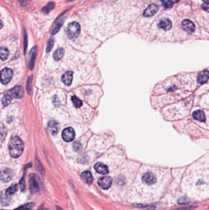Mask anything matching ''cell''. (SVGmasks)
Returning a JSON list of instances; mask_svg holds the SVG:
<instances>
[{
    "mask_svg": "<svg viewBox=\"0 0 209 210\" xmlns=\"http://www.w3.org/2000/svg\"><path fill=\"white\" fill-rule=\"evenodd\" d=\"M55 4L54 3L50 2L43 8V9H42V12L46 14H49L55 8Z\"/></svg>",
    "mask_w": 209,
    "mask_h": 210,
    "instance_id": "22",
    "label": "cell"
},
{
    "mask_svg": "<svg viewBox=\"0 0 209 210\" xmlns=\"http://www.w3.org/2000/svg\"><path fill=\"white\" fill-rule=\"evenodd\" d=\"M63 22H64V19H63V18H61V19H60V20L58 21V22H57V24H56V25L54 27L53 30H52V34H56V33L59 30V29H60L61 27H62L63 24Z\"/></svg>",
    "mask_w": 209,
    "mask_h": 210,
    "instance_id": "25",
    "label": "cell"
},
{
    "mask_svg": "<svg viewBox=\"0 0 209 210\" xmlns=\"http://www.w3.org/2000/svg\"><path fill=\"white\" fill-rule=\"evenodd\" d=\"M39 179L37 176L35 174H31L29 177V184L30 189L33 194L37 193L40 190Z\"/></svg>",
    "mask_w": 209,
    "mask_h": 210,
    "instance_id": "4",
    "label": "cell"
},
{
    "mask_svg": "<svg viewBox=\"0 0 209 210\" xmlns=\"http://www.w3.org/2000/svg\"><path fill=\"white\" fill-rule=\"evenodd\" d=\"M34 205H35L34 203H28L21 206L14 210H29L30 209H32L34 206Z\"/></svg>",
    "mask_w": 209,
    "mask_h": 210,
    "instance_id": "26",
    "label": "cell"
},
{
    "mask_svg": "<svg viewBox=\"0 0 209 210\" xmlns=\"http://www.w3.org/2000/svg\"><path fill=\"white\" fill-rule=\"evenodd\" d=\"M94 169L96 172L101 175H106L109 173L108 166L101 162H98L94 165Z\"/></svg>",
    "mask_w": 209,
    "mask_h": 210,
    "instance_id": "11",
    "label": "cell"
},
{
    "mask_svg": "<svg viewBox=\"0 0 209 210\" xmlns=\"http://www.w3.org/2000/svg\"><path fill=\"white\" fill-rule=\"evenodd\" d=\"M3 26V22H2V21L1 20H0V29H1V28H2Z\"/></svg>",
    "mask_w": 209,
    "mask_h": 210,
    "instance_id": "36",
    "label": "cell"
},
{
    "mask_svg": "<svg viewBox=\"0 0 209 210\" xmlns=\"http://www.w3.org/2000/svg\"><path fill=\"white\" fill-rule=\"evenodd\" d=\"M9 55V50L6 48H0V59L3 61H5Z\"/></svg>",
    "mask_w": 209,
    "mask_h": 210,
    "instance_id": "21",
    "label": "cell"
},
{
    "mask_svg": "<svg viewBox=\"0 0 209 210\" xmlns=\"http://www.w3.org/2000/svg\"><path fill=\"white\" fill-rule=\"evenodd\" d=\"M143 182L147 185H153L156 182V176L151 172H147L143 174L142 177Z\"/></svg>",
    "mask_w": 209,
    "mask_h": 210,
    "instance_id": "9",
    "label": "cell"
},
{
    "mask_svg": "<svg viewBox=\"0 0 209 210\" xmlns=\"http://www.w3.org/2000/svg\"><path fill=\"white\" fill-rule=\"evenodd\" d=\"M62 138L66 142H71L75 138V132L71 127H67L62 132Z\"/></svg>",
    "mask_w": 209,
    "mask_h": 210,
    "instance_id": "8",
    "label": "cell"
},
{
    "mask_svg": "<svg viewBox=\"0 0 209 210\" xmlns=\"http://www.w3.org/2000/svg\"><path fill=\"white\" fill-rule=\"evenodd\" d=\"M18 190V185L17 184H12L11 186H10L8 189L6 191V192L9 195H12L13 194H14Z\"/></svg>",
    "mask_w": 209,
    "mask_h": 210,
    "instance_id": "24",
    "label": "cell"
},
{
    "mask_svg": "<svg viewBox=\"0 0 209 210\" xmlns=\"http://www.w3.org/2000/svg\"><path fill=\"white\" fill-rule=\"evenodd\" d=\"M14 175L12 170L6 168L0 171V179L4 182H8L12 179Z\"/></svg>",
    "mask_w": 209,
    "mask_h": 210,
    "instance_id": "6",
    "label": "cell"
},
{
    "mask_svg": "<svg viewBox=\"0 0 209 210\" xmlns=\"http://www.w3.org/2000/svg\"><path fill=\"white\" fill-rule=\"evenodd\" d=\"M164 6L166 8H170L172 6V3H170L169 2H166L164 4Z\"/></svg>",
    "mask_w": 209,
    "mask_h": 210,
    "instance_id": "33",
    "label": "cell"
},
{
    "mask_svg": "<svg viewBox=\"0 0 209 210\" xmlns=\"http://www.w3.org/2000/svg\"><path fill=\"white\" fill-rule=\"evenodd\" d=\"M44 210H49V209H44Z\"/></svg>",
    "mask_w": 209,
    "mask_h": 210,
    "instance_id": "39",
    "label": "cell"
},
{
    "mask_svg": "<svg viewBox=\"0 0 209 210\" xmlns=\"http://www.w3.org/2000/svg\"><path fill=\"white\" fill-rule=\"evenodd\" d=\"M53 44H54V39L53 38H50L47 44V47H46V52L48 53L49 52H50L53 47Z\"/></svg>",
    "mask_w": 209,
    "mask_h": 210,
    "instance_id": "27",
    "label": "cell"
},
{
    "mask_svg": "<svg viewBox=\"0 0 209 210\" xmlns=\"http://www.w3.org/2000/svg\"><path fill=\"white\" fill-rule=\"evenodd\" d=\"M112 183V178L111 176H104L98 181V184L100 188L104 190L109 189Z\"/></svg>",
    "mask_w": 209,
    "mask_h": 210,
    "instance_id": "7",
    "label": "cell"
},
{
    "mask_svg": "<svg viewBox=\"0 0 209 210\" xmlns=\"http://www.w3.org/2000/svg\"><path fill=\"white\" fill-rule=\"evenodd\" d=\"M182 27L185 31L188 33H192L195 30V24L188 19H185L182 21Z\"/></svg>",
    "mask_w": 209,
    "mask_h": 210,
    "instance_id": "10",
    "label": "cell"
},
{
    "mask_svg": "<svg viewBox=\"0 0 209 210\" xmlns=\"http://www.w3.org/2000/svg\"><path fill=\"white\" fill-rule=\"evenodd\" d=\"M190 202V200L186 199V197H182L180 198L178 200V203L180 204H186L187 203H188Z\"/></svg>",
    "mask_w": 209,
    "mask_h": 210,
    "instance_id": "32",
    "label": "cell"
},
{
    "mask_svg": "<svg viewBox=\"0 0 209 210\" xmlns=\"http://www.w3.org/2000/svg\"><path fill=\"white\" fill-rule=\"evenodd\" d=\"M6 135V130L3 127H0V140H3Z\"/></svg>",
    "mask_w": 209,
    "mask_h": 210,
    "instance_id": "29",
    "label": "cell"
},
{
    "mask_svg": "<svg viewBox=\"0 0 209 210\" xmlns=\"http://www.w3.org/2000/svg\"><path fill=\"white\" fill-rule=\"evenodd\" d=\"M158 27L165 30H169L172 28V22L168 18H164L159 21L158 23Z\"/></svg>",
    "mask_w": 209,
    "mask_h": 210,
    "instance_id": "15",
    "label": "cell"
},
{
    "mask_svg": "<svg viewBox=\"0 0 209 210\" xmlns=\"http://www.w3.org/2000/svg\"><path fill=\"white\" fill-rule=\"evenodd\" d=\"M52 102H53V104L55 105V107H58L59 105L60 104V102H59V98H58V97L56 95H55V96L53 97V98H52Z\"/></svg>",
    "mask_w": 209,
    "mask_h": 210,
    "instance_id": "30",
    "label": "cell"
},
{
    "mask_svg": "<svg viewBox=\"0 0 209 210\" xmlns=\"http://www.w3.org/2000/svg\"><path fill=\"white\" fill-rule=\"evenodd\" d=\"M159 8L156 5H150L143 12V15L145 17H152L157 13Z\"/></svg>",
    "mask_w": 209,
    "mask_h": 210,
    "instance_id": "12",
    "label": "cell"
},
{
    "mask_svg": "<svg viewBox=\"0 0 209 210\" xmlns=\"http://www.w3.org/2000/svg\"><path fill=\"white\" fill-rule=\"evenodd\" d=\"M66 34L70 39L77 38L80 33V26L76 22H73L70 23L66 28Z\"/></svg>",
    "mask_w": 209,
    "mask_h": 210,
    "instance_id": "3",
    "label": "cell"
},
{
    "mask_svg": "<svg viewBox=\"0 0 209 210\" xmlns=\"http://www.w3.org/2000/svg\"><path fill=\"white\" fill-rule=\"evenodd\" d=\"M56 210H63L60 207H59V206H56Z\"/></svg>",
    "mask_w": 209,
    "mask_h": 210,
    "instance_id": "37",
    "label": "cell"
},
{
    "mask_svg": "<svg viewBox=\"0 0 209 210\" xmlns=\"http://www.w3.org/2000/svg\"><path fill=\"white\" fill-rule=\"evenodd\" d=\"M9 149L10 155L13 158H17L22 155L24 149L23 141L17 136H12L9 141Z\"/></svg>",
    "mask_w": 209,
    "mask_h": 210,
    "instance_id": "1",
    "label": "cell"
},
{
    "mask_svg": "<svg viewBox=\"0 0 209 210\" xmlns=\"http://www.w3.org/2000/svg\"><path fill=\"white\" fill-rule=\"evenodd\" d=\"M11 195H8L6 191H3L0 194V200L1 203L4 206H8L11 202Z\"/></svg>",
    "mask_w": 209,
    "mask_h": 210,
    "instance_id": "18",
    "label": "cell"
},
{
    "mask_svg": "<svg viewBox=\"0 0 209 210\" xmlns=\"http://www.w3.org/2000/svg\"><path fill=\"white\" fill-rule=\"evenodd\" d=\"M24 94V89L22 86H17L9 91H8L3 98V104L4 106L8 105L13 98H21Z\"/></svg>",
    "mask_w": 209,
    "mask_h": 210,
    "instance_id": "2",
    "label": "cell"
},
{
    "mask_svg": "<svg viewBox=\"0 0 209 210\" xmlns=\"http://www.w3.org/2000/svg\"><path fill=\"white\" fill-rule=\"evenodd\" d=\"M203 1L204 2V3L208 4V0H203Z\"/></svg>",
    "mask_w": 209,
    "mask_h": 210,
    "instance_id": "38",
    "label": "cell"
},
{
    "mask_svg": "<svg viewBox=\"0 0 209 210\" xmlns=\"http://www.w3.org/2000/svg\"><path fill=\"white\" fill-rule=\"evenodd\" d=\"M71 100H72V102L75 108H79L82 106V101L79 98H77L76 96L73 95L71 97Z\"/></svg>",
    "mask_w": 209,
    "mask_h": 210,
    "instance_id": "23",
    "label": "cell"
},
{
    "mask_svg": "<svg viewBox=\"0 0 209 210\" xmlns=\"http://www.w3.org/2000/svg\"><path fill=\"white\" fill-rule=\"evenodd\" d=\"M202 8L206 12H208V4L207 3H204L202 5Z\"/></svg>",
    "mask_w": 209,
    "mask_h": 210,
    "instance_id": "34",
    "label": "cell"
},
{
    "mask_svg": "<svg viewBox=\"0 0 209 210\" xmlns=\"http://www.w3.org/2000/svg\"><path fill=\"white\" fill-rule=\"evenodd\" d=\"M73 79V72L69 71L63 74L61 80L66 86H71Z\"/></svg>",
    "mask_w": 209,
    "mask_h": 210,
    "instance_id": "14",
    "label": "cell"
},
{
    "mask_svg": "<svg viewBox=\"0 0 209 210\" xmlns=\"http://www.w3.org/2000/svg\"><path fill=\"white\" fill-rule=\"evenodd\" d=\"M193 117L194 119L200 122H204L206 120L204 113L201 110H197L193 113Z\"/></svg>",
    "mask_w": 209,
    "mask_h": 210,
    "instance_id": "19",
    "label": "cell"
},
{
    "mask_svg": "<svg viewBox=\"0 0 209 210\" xmlns=\"http://www.w3.org/2000/svg\"><path fill=\"white\" fill-rule=\"evenodd\" d=\"M81 178H82V179L83 181H84L88 185H90L92 183L93 180V178L92 173L90 172H88V171H85L84 172L82 173Z\"/></svg>",
    "mask_w": 209,
    "mask_h": 210,
    "instance_id": "17",
    "label": "cell"
},
{
    "mask_svg": "<svg viewBox=\"0 0 209 210\" xmlns=\"http://www.w3.org/2000/svg\"><path fill=\"white\" fill-rule=\"evenodd\" d=\"M47 127H48V129H49V132H50V133L53 135H57V133L59 132V125L55 120H51V121L49 122L48 125H47Z\"/></svg>",
    "mask_w": 209,
    "mask_h": 210,
    "instance_id": "13",
    "label": "cell"
},
{
    "mask_svg": "<svg viewBox=\"0 0 209 210\" xmlns=\"http://www.w3.org/2000/svg\"><path fill=\"white\" fill-rule=\"evenodd\" d=\"M65 51L63 48H59L56 49L55 52L53 53V58L56 61L60 60L64 56Z\"/></svg>",
    "mask_w": 209,
    "mask_h": 210,
    "instance_id": "20",
    "label": "cell"
},
{
    "mask_svg": "<svg viewBox=\"0 0 209 210\" xmlns=\"http://www.w3.org/2000/svg\"><path fill=\"white\" fill-rule=\"evenodd\" d=\"M180 1V0H168V2H169L170 3H178V2Z\"/></svg>",
    "mask_w": 209,
    "mask_h": 210,
    "instance_id": "35",
    "label": "cell"
},
{
    "mask_svg": "<svg viewBox=\"0 0 209 210\" xmlns=\"http://www.w3.org/2000/svg\"><path fill=\"white\" fill-rule=\"evenodd\" d=\"M208 79V71L207 70L201 71L198 76V80L200 84H204L205 83Z\"/></svg>",
    "mask_w": 209,
    "mask_h": 210,
    "instance_id": "16",
    "label": "cell"
},
{
    "mask_svg": "<svg viewBox=\"0 0 209 210\" xmlns=\"http://www.w3.org/2000/svg\"><path fill=\"white\" fill-rule=\"evenodd\" d=\"M20 187L22 192H24L26 190V184L25 181L24 179V177H23L20 181Z\"/></svg>",
    "mask_w": 209,
    "mask_h": 210,
    "instance_id": "28",
    "label": "cell"
},
{
    "mask_svg": "<svg viewBox=\"0 0 209 210\" xmlns=\"http://www.w3.org/2000/svg\"><path fill=\"white\" fill-rule=\"evenodd\" d=\"M13 76V71L9 68H5L0 71V80L3 84H7Z\"/></svg>",
    "mask_w": 209,
    "mask_h": 210,
    "instance_id": "5",
    "label": "cell"
},
{
    "mask_svg": "<svg viewBox=\"0 0 209 210\" xmlns=\"http://www.w3.org/2000/svg\"><path fill=\"white\" fill-rule=\"evenodd\" d=\"M73 149H74L75 151H79L82 149V146L81 144L78 143V142H76L75 143H74V145H73Z\"/></svg>",
    "mask_w": 209,
    "mask_h": 210,
    "instance_id": "31",
    "label": "cell"
}]
</instances>
